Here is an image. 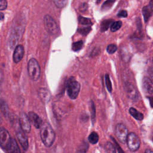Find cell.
I'll return each mask as SVG.
<instances>
[{"label": "cell", "instance_id": "27", "mask_svg": "<svg viewBox=\"0 0 153 153\" xmlns=\"http://www.w3.org/2000/svg\"><path fill=\"white\" fill-rule=\"evenodd\" d=\"M54 5L58 8H63L67 4L68 0H52Z\"/></svg>", "mask_w": 153, "mask_h": 153}, {"label": "cell", "instance_id": "1", "mask_svg": "<svg viewBox=\"0 0 153 153\" xmlns=\"http://www.w3.org/2000/svg\"><path fill=\"white\" fill-rule=\"evenodd\" d=\"M40 136L44 145L47 147L51 146L55 140V132L51 125L47 123H42L40 127Z\"/></svg>", "mask_w": 153, "mask_h": 153}, {"label": "cell", "instance_id": "20", "mask_svg": "<svg viewBox=\"0 0 153 153\" xmlns=\"http://www.w3.org/2000/svg\"><path fill=\"white\" fill-rule=\"evenodd\" d=\"M0 109L4 116L7 117L8 114V107L6 102L4 100H0Z\"/></svg>", "mask_w": 153, "mask_h": 153}, {"label": "cell", "instance_id": "6", "mask_svg": "<svg viewBox=\"0 0 153 153\" xmlns=\"http://www.w3.org/2000/svg\"><path fill=\"white\" fill-rule=\"evenodd\" d=\"M44 23L45 28L51 34H55L57 30V25L55 20L51 16L47 14L44 18Z\"/></svg>", "mask_w": 153, "mask_h": 153}, {"label": "cell", "instance_id": "24", "mask_svg": "<svg viewBox=\"0 0 153 153\" xmlns=\"http://www.w3.org/2000/svg\"><path fill=\"white\" fill-rule=\"evenodd\" d=\"M121 26H122V22L121 21L115 22L113 23H112V25H111V27H110L111 31L115 32L118 30L119 29H120Z\"/></svg>", "mask_w": 153, "mask_h": 153}, {"label": "cell", "instance_id": "7", "mask_svg": "<svg viewBox=\"0 0 153 153\" xmlns=\"http://www.w3.org/2000/svg\"><path fill=\"white\" fill-rule=\"evenodd\" d=\"M124 88L128 97L130 99L136 100L138 99V92L133 84L128 81H125Z\"/></svg>", "mask_w": 153, "mask_h": 153}, {"label": "cell", "instance_id": "3", "mask_svg": "<svg viewBox=\"0 0 153 153\" xmlns=\"http://www.w3.org/2000/svg\"><path fill=\"white\" fill-rule=\"evenodd\" d=\"M80 91V84L79 83L74 80H70L67 85V93L68 96L71 99H75Z\"/></svg>", "mask_w": 153, "mask_h": 153}, {"label": "cell", "instance_id": "11", "mask_svg": "<svg viewBox=\"0 0 153 153\" xmlns=\"http://www.w3.org/2000/svg\"><path fill=\"white\" fill-rule=\"evenodd\" d=\"M27 117L30 123H32L34 127L36 128H39L42 124V120L41 117L33 112H29Z\"/></svg>", "mask_w": 153, "mask_h": 153}, {"label": "cell", "instance_id": "29", "mask_svg": "<svg viewBox=\"0 0 153 153\" xmlns=\"http://www.w3.org/2000/svg\"><path fill=\"white\" fill-rule=\"evenodd\" d=\"M79 21L81 24L83 25H90L91 24V22L90 19L83 17L82 16H79Z\"/></svg>", "mask_w": 153, "mask_h": 153}, {"label": "cell", "instance_id": "5", "mask_svg": "<svg viewBox=\"0 0 153 153\" xmlns=\"http://www.w3.org/2000/svg\"><path fill=\"white\" fill-rule=\"evenodd\" d=\"M115 135L117 139L123 143L126 142L128 131L127 127L123 123L118 124L115 127Z\"/></svg>", "mask_w": 153, "mask_h": 153}, {"label": "cell", "instance_id": "23", "mask_svg": "<svg viewBox=\"0 0 153 153\" xmlns=\"http://www.w3.org/2000/svg\"><path fill=\"white\" fill-rule=\"evenodd\" d=\"M107 153H117V149L115 145L110 142H108L105 146Z\"/></svg>", "mask_w": 153, "mask_h": 153}, {"label": "cell", "instance_id": "33", "mask_svg": "<svg viewBox=\"0 0 153 153\" xmlns=\"http://www.w3.org/2000/svg\"><path fill=\"white\" fill-rule=\"evenodd\" d=\"M121 57L123 60L124 62H128L130 60V56H129V54L128 53H126V51L122 50L121 51Z\"/></svg>", "mask_w": 153, "mask_h": 153}, {"label": "cell", "instance_id": "17", "mask_svg": "<svg viewBox=\"0 0 153 153\" xmlns=\"http://www.w3.org/2000/svg\"><path fill=\"white\" fill-rule=\"evenodd\" d=\"M19 38V33L17 30H13L11 32L10 39V46L11 48H13L18 42Z\"/></svg>", "mask_w": 153, "mask_h": 153}, {"label": "cell", "instance_id": "12", "mask_svg": "<svg viewBox=\"0 0 153 153\" xmlns=\"http://www.w3.org/2000/svg\"><path fill=\"white\" fill-rule=\"evenodd\" d=\"M24 55V47L22 45H19L16 47L13 53V61L17 63L21 61Z\"/></svg>", "mask_w": 153, "mask_h": 153}, {"label": "cell", "instance_id": "35", "mask_svg": "<svg viewBox=\"0 0 153 153\" xmlns=\"http://www.w3.org/2000/svg\"><path fill=\"white\" fill-rule=\"evenodd\" d=\"M117 16L118 17H126L127 16V12L126 10H121L117 14Z\"/></svg>", "mask_w": 153, "mask_h": 153}, {"label": "cell", "instance_id": "18", "mask_svg": "<svg viewBox=\"0 0 153 153\" xmlns=\"http://www.w3.org/2000/svg\"><path fill=\"white\" fill-rule=\"evenodd\" d=\"M129 112L131 114V115L134 117L136 120L141 121L143 119V115L142 113L138 111L137 109H136L134 108H130L129 109Z\"/></svg>", "mask_w": 153, "mask_h": 153}, {"label": "cell", "instance_id": "36", "mask_svg": "<svg viewBox=\"0 0 153 153\" xmlns=\"http://www.w3.org/2000/svg\"><path fill=\"white\" fill-rule=\"evenodd\" d=\"M87 9V4L86 3H82L79 6V10L80 11H84Z\"/></svg>", "mask_w": 153, "mask_h": 153}, {"label": "cell", "instance_id": "28", "mask_svg": "<svg viewBox=\"0 0 153 153\" xmlns=\"http://www.w3.org/2000/svg\"><path fill=\"white\" fill-rule=\"evenodd\" d=\"M82 45H83V42L82 41H79L73 43L72 48L74 51H76L81 50L82 47Z\"/></svg>", "mask_w": 153, "mask_h": 153}, {"label": "cell", "instance_id": "22", "mask_svg": "<svg viewBox=\"0 0 153 153\" xmlns=\"http://www.w3.org/2000/svg\"><path fill=\"white\" fill-rule=\"evenodd\" d=\"M88 143L87 142L84 141L78 147L76 152L77 153H86L87 151H88Z\"/></svg>", "mask_w": 153, "mask_h": 153}, {"label": "cell", "instance_id": "16", "mask_svg": "<svg viewBox=\"0 0 153 153\" xmlns=\"http://www.w3.org/2000/svg\"><path fill=\"white\" fill-rule=\"evenodd\" d=\"M152 13V2H151L150 5L145 6L142 9V14L144 17V20L145 22H147L149 18L151 17Z\"/></svg>", "mask_w": 153, "mask_h": 153}, {"label": "cell", "instance_id": "32", "mask_svg": "<svg viewBox=\"0 0 153 153\" xmlns=\"http://www.w3.org/2000/svg\"><path fill=\"white\" fill-rule=\"evenodd\" d=\"M107 52L109 54H114L117 50V47L116 45L115 44H110L107 47Z\"/></svg>", "mask_w": 153, "mask_h": 153}, {"label": "cell", "instance_id": "40", "mask_svg": "<svg viewBox=\"0 0 153 153\" xmlns=\"http://www.w3.org/2000/svg\"><path fill=\"white\" fill-rule=\"evenodd\" d=\"M99 1H100V0H97V2H99Z\"/></svg>", "mask_w": 153, "mask_h": 153}, {"label": "cell", "instance_id": "8", "mask_svg": "<svg viewBox=\"0 0 153 153\" xmlns=\"http://www.w3.org/2000/svg\"><path fill=\"white\" fill-rule=\"evenodd\" d=\"M19 121L21 129L25 133H29L30 131V123L29 120L27 115H26L25 112H21Z\"/></svg>", "mask_w": 153, "mask_h": 153}, {"label": "cell", "instance_id": "4", "mask_svg": "<svg viewBox=\"0 0 153 153\" xmlns=\"http://www.w3.org/2000/svg\"><path fill=\"white\" fill-rule=\"evenodd\" d=\"M126 142L129 149L133 152L136 151L139 148L140 144V139L137 134L133 132L128 133Z\"/></svg>", "mask_w": 153, "mask_h": 153}, {"label": "cell", "instance_id": "2", "mask_svg": "<svg viewBox=\"0 0 153 153\" xmlns=\"http://www.w3.org/2000/svg\"><path fill=\"white\" fill-rule=\"evenodd\" d=\"M27 72L30 78L33 81H37L40 77V66L35 59H30L28 62Z\"/></svg>", "mask_w": 153, "mask_h": 153}, {"label": "cell", "instance_id": "15", "mask_svg": "<svg viewBox=\"0 0 153 153\" xmlns=\"http://www.w3.org/2000/svg\"><path fill=\"white\" fill-rule=\"evenodd\" d=\"M38 95L44 103H48L51 98L50 91L45 88H40L38 90Z\"/></svg>", "mask_w": 153, "mask_h": 153}, {"label": "cell", "instance_id": "21", "mask_svg": "<svg viewBox=\"0 0 153 153\" xmlns=\"http://www.w3.org/2000/svg\"><path fill=\"white\" fill-rule=\"evenodd\" d=\"M88 139L90 143L94 145L97 143L99 140V135L96 132L93 131L90 134Z\"/></svg>", "mask_w": 153, "mask_h": 153}, {"label": "cell", "instance_id": "31", "mask_svg": "<svg viewBox=\"0 0 153 153\" xmlns=\"http://www.w3.org/2000/svg\"><path fill=\"white\" fill-rule=\"evenodd\" d=\"M91 30V27L90 26H85L83 27H81L80 29H78V32L81 33L82 35H87Z\"/></svg>", "mask_w": 153, "mask_h": 153}, {"label": "cell", "instance_id": "19", "mask_svg": "<svg viewBox=\"0 0 153 153\" xmlns=\"http://www.w3.org/2000/svg\"><path fill=\"white\" fill-rule=\"evenodd\" d=\"M89 108H90V116H91V120L93 123V124L95 122L96 119V108L94 106V104L92 100H90L89 102Z\"/></svg>", "mask_w": 153, "mask_h": 153}, {"label": "cell", "instance_id": "39", "mask_svg": "<svg viewBox=\"0 0 153 153\" xmlns=\"http://www.w3.org/2000/svg\"><path fill=\"white\" fill-rule=\"evenodd\" d=\"M144 153H153L151 149H146Z\"/></svg>", "mask_w": 153, "mask_h": 153}, {"label": "cell", "instance_id": "26", "mask_svg": "<svg viewBox=\"0 0 153 153\" xmlns=\"http://www.w3.org/2000/svg\"><path fill=\"white\" fill-rule=\"evenodd\" d=\"M111 23V20H106L103 21L100 24V30L102 32H103L108 29L110 24Z\"/></svg>", "mask_w": 153, "mask_h": 153}, {"label": "cell", "instance_id": "14", "mask_svg": "<svg viewBox=\"0 0 153 153\" xmlns=\"http://www.w3.org/2000/svg\"><path fill=\"white\" fill-rule=\"evenodd\" d=\"M142 87L143 90L148 94H151L153 91L152 82L150 78L145 76L142 80Z\"/></svg>", "mask_w": 153, "mask_h": 153}, {"label": "cell", "instance_id": "9", "mask_svg": "<svg viewBox=\"0 0 153 153\" xmlns=\"http://www.w3.org/2000/svg\"><path fill=\"white\" fill-rule=\"evenodd\" d=\"M9 132L4 127L0 128V146L2 148L5 149L11 140Z\"/></svg>", "mask_w": 153, "mask_h": 153}, {"label": "cell", "instance_id": "25", "mask_svg": "<svg viewBox=\"0 0 153 153\" xmlns=\"http://www.w3.org/2000/svg\"><path fill=\"white\" fill-rule=\"evenodd\" d=\"M115 1V0H106V1L105 2V3L103 4V5L102 7V10L106 11V10H109L112 7V5L114 4Z\"/></svg>", "mask_w": 153, "mask_h": 153}, {"label": "cell", "instance_id": "34", "mask_svg": "<svg viewBox=\"0 0 153 153\" xmlns=\"http://www.w3.org/2000/svg\"><path fill=\"white\" fill-rule=\"evenodd\" d=\"M7 0H0V11L5 10L7 7Z\"/></svg>", "mask_w": 153, "mask_h": 153}, {"label": "cell", "instance_id": "37", "mask_svg": "<svg viewBox=\"0 0 153 153\" xmlns=\"http://www.w3.org/2000/svg\"><path fill=\"white\" fill-rule=\"evenodd\" d=\"M99 53V48H95L92 51V53H91V56H97Z\"/></svg>", "mask_w": 153, "mask_h": 153}, {"label": "cell", "instance_id": "30", "mask_svg": "<svg viewBox=\"0 0 153 153\" xmlns=\"http://www.w3.org/2000/svg\"><path fill=\"white\" fill-rule=\"evenodd\" d=\"M105 84H106V86L109 92H111L112 91V84H111V82L109 76L108 74H106L105 75Z\"/></svg>", "mask_w": 153, "mask_h": 153}, {"label": "cell", "instance_id": "38", "mask_svg": "<svg viewBox=\"0 0 153 153\" xmlns=\"http://www.w3.org/2000/svg\"><path fill=\"white\" fill-rule=\"evenodd\" d=\"M4 14L0 12V20H2L4 19Z\"/></svg>", "mask_w": 153, "mask_h": 153}, {"label": "cell", "instance_id": "13", "mask_svg": "<svg viewBox=\"0 0 153 153\" xmlns=\"http://www.w3.org/2000/svg\"><path fill=\"white\" fill-rule=\"evenodd\" d=\"M5 149H7V153H20L19 145L16 140L13 138L11 139Z\"/></svg>", "mask_w": 153, "mask_h": 153}, {"label": "cell", "instance_id": "10", "mask_svg": "<svg viewBox=\"0 0 153 153\" xmlns=\"http://www.w3.org/2000/svg\"><path fill=\"white\" fill-rule=\"evenodd\" d=\"M16 136L17 139L20 143L21 146L25 150H27L28 148V140L27 137L25 133L21 129V128H19L16 130Z\"/></svg>", "mask_w": 153, "mask_h": 153}]
</instances>
